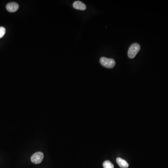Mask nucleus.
I'll return each mask as SVG.
<instances>
[{
    "mask_svg": "<svg viewBox=\"0 0 168 168\" xmlns=\"http://www.w3.org/2000/svg\"><path fill=\"white\" fill-rule=\"evenodd\" d=\"M6 33V29L4 27H0V38H2Z\"/></svg>",
    "mask_w": 168,
    "mask_h": 168,
    "instance_id": "6e6552de",
    "label": "nucleus"
},
{
    "mask_svg": "<svg viewBox=\"0 0 168 168\" xmlns=\"http://www.w3.org/2000/svg\"><path fill=\"white\" fill-rule=\"evenodd\" d=\"M140 45L137 43H134L130 46L128 51V56L130 58H134L140 50Z\"/></svg>",
    "mask_w": 168,
    "mask_h": 168,
    "instance_id": "f257e3e1",
    "label": "nucleus"
},
{
    "mask_svg": "<svg viewBox=\"0 0 168 168\" xmlns=\"http://www.w3.org/2000/svg\"><path fill=\"white\" fill-rule=\"evenodd\" d=\"M73 7L74 8L81 11H84L86 8V5L80 1H76L73 3Z\"/></svg>",
    "mask_w": 168,
    "mask_h": 168,
    "instance_id": "39448f33",
    "label": "nucleus"
},
{
    "mask_svg": "<svg viewBox=\"0 0 168 168\" xmlns=\"http://www.w3.org/2000/svg\"><path fill=\"white\" fill-rule=\"evenodd\" d=\"M103 166L104 168H114L113 164L108 160L103 162Z\"/></svg>",
    "mask_w": 168,
    "mask_h": 168,
    "instance_id": "0eeeda50",
    "label": "nucleus"
},
{
    "mask_svg": "<svg viewBox=\"0 0 168 168\" xmlns=\"http://www.w3.org/2000/svg\"><path fill=\"white\" fill-rule=\"evenodd\" d=\"M116 162L119 166L122 168H127L129 167V164L125 160L121 158L118 157L116 159Z\"/></svg>",
    "mask_w": 168,
    "mask_h": 168,
    "instance_id": "423d86ee",
    "label": "nucleus"
},
{
    "mask_svg": "<svg viewBox=\"0 0 168 168\" xmlns=\"http://www.w3.org/2000/svg\"><path fill=\"white\" fill-rule=\"evenodd\" d=\"M44 157V155L42 152H36L32 155L31 161L33 164H39L43 161Z\"/></svg>",
    "mask_w": 168,
    "mask_h": 168,
    "instance_id": "7ed1b4c3",
    "label": "nucleus"
},
{
    "mask_svg": "<svg viewBox=\"0 0 168 168\" xmlns=\"http://www.w3.org/2000/svg\"><path fill=\"white\" fill-rule=\"evenodd\" d=\"M19 5L16 2H12L8 3L6 5L7 11L11 13H13L16 11L18 9Z\"/></svg>",
    "mask_w": 168,
    "mask_h": 168,
    "instance_id": "20e7f679",
    "label": "nucleus"
},
{
    "mask_svg": "<svg viewBox=\"0 0 168 168\" xmlns=\"http://www.w3.org/2000/svg\"><path fill=\"white\" fill-rule=\"evenodd\" d=\"M100 63L102 66L108 68H112L115 65V60L111 58H108L105 57H102L100 59Z\"/></svg>",
    "mask_w": 168,
    "mask_h": 168,
    "instance_id": "f03ea898",
    "label": "nucleus"
}]
</instances>
